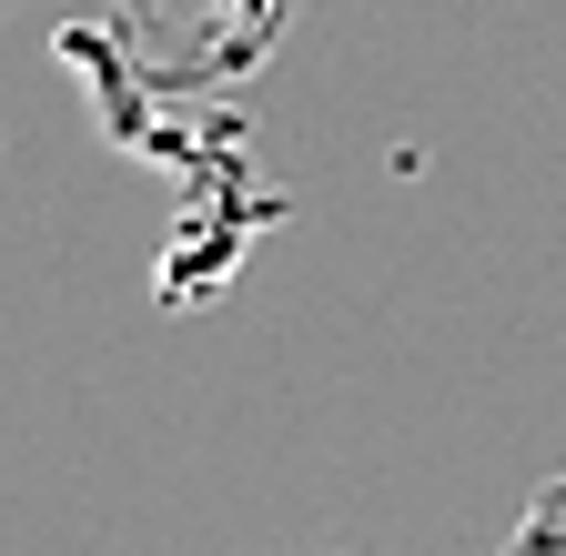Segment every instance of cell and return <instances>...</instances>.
<instances>
[{"instance_id":"6da1fadb","label":"cell","mask_w":566,"mask_h":556,"mask_svg":"<svg viewBox=\"0 0 566 556\" xmlns=\"http://www.w3.org/2000/svg\"><path fill=\"white\" fill-rule=\"evenodd\" d=\"M495 556H566V465L526 496V516H516V536L495 546Z\"/></svg>"}]
</instances>
